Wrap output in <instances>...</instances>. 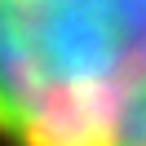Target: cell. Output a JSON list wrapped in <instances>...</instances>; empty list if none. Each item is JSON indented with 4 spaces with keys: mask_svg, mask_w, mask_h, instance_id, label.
I'll use <instances>...</instances> for the list:
<instances>
[{
    "mask_svg": "<svg viewBox=\"0 0 146 146\" xmlns=\"http://www.w3.org/2000/svg\"><path fill=\"white\" fill-rule=\"evenodd\" d=\"M0 146H146V0H0Z\"/></svg>",
    "mask_w": 146,
    "mask_h": 146,
    "instance_id": "cell-1",
    "label": "cell"
}]
</instances>
